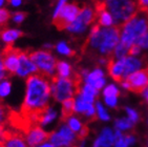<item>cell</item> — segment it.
Masks as SVG:
<instances>
[{
  "label": "cell",
  "instance_id": "cell-1",
  "mask_svg": "<svg viewBox=\"0 0 148 147\" xmlns=\"http://www.w3.org/2000/svg\"><path fill=\"white\" fill-rule=\"evenodd\" d=\"M51 98V81L49 77L36 73L25 80V93L23 98L22 110L29 116L38 118V113L49 105Z\"/></svg>",
  "mask_w": 148,
  "mask_h": 147
},
{
  "label": "cell",
  "instance_id": "cell-2",
  "mask_svg": "<svg viewBox=\"0 0 148 147\" xmlns=\"http://www.w3.org/2000/svg\"><path fill=\"white\" fill-rule=\"evenodd\" d=\"M122 26L123 25H114L112 27H101L96 23L91 27L89 37L83 44L82 51L92 55H98L100 58H108L112 56L114 47L120 41Z\"/></svg>",
  "mask_w": 148,
  "mask_h": 147
},
{
  "label": "cell",
  "instance_id": "cell-3",
  "mask_svg": "<svg viewBox=\"0 0 148 147\" xmlns=\"http://www.w3.org/2000/svg\"><path fill=\"white\" fill-rule=\"evenodd\" d=\"M148 32V15L146 12L139 11L134 17L122 26L120 41L130 46L139 38Z\"/></svg>",
  "mask_w": 148,
  "mask_h": 147
},
{
  "label": "cell",
  "instance_id": "cell-4",
  "mask_svg": "<svg viewBox=\"0 0 148 147\" xmlns=\"http://www.w3.org/2000/svg\"><path fill=\"white\" fill-rule=\"evenodd\" d=\"M81 77L75 74L74 77L63 78L54 76L51 81V98L56 102H63L67 99L74 98L81 85Z\"/></svg>",
  "mask_w": 148,
  "mask_h": 147
},
{
  "label": "cell",
  "instance_id": "cell-5",
  "mask_svg": "<svg viewBox=\"0 0 148 147\" xmlns=\"http://www.w3.org/2000/svg\"><path fill=\"white\" fill-rule=\"evenodd\" d=\"M106 9L110 13L114 25H123L137 14L139 10L138 0H104Z\"/></svg>",
  "mask_w": 148,
  "mask_h": 147
},
{
  "label": "cell",
  "instance_id": "cell-6",
  "mask_svg": "<svg viewBox=\"0 0 148 147\" xmlns=\"http://www.w3.org/2000/svg\"><path fill=\"white\" fill-rule=\"evenodd\" d=\"M29 58L37 66L38 73L44 76L53 78L56 73L57 59L49 51H35L29 53Z\"/></svg>",
  "mask_w": 148,
  "mask_h": 147
},
{
  "label": "cell",
  "instance_id": "cell-7",
  "mask_svg": "<svg viewBox=\"0 0 148 147\" xmlns=\"http://www.w3.org/2000/svg\"><path fill=\"white\" fill-rule=\"evenodd\" d=\"M78 135L74 133L66 125V123L59 125L57 129L49 133V140L55 147H74L77 143Z\"/></svg>",
  "mask_w": 148,
  "mask_h": 147
},
{
  "label": "cell",
  "instance_id": "cell-8",
  "mask_svg": "<svg viewBox=\"0 0 148 147\" xmlns=\"http://www.w3.org/2000/svg\"><path fill=\"white\" fill-rule=\"evenodd\" d=\"M120 84L126 91L142 93L148 86V67L138 69L130 74L126 79L122 80Z\"/></svg>",
  "mask_w": 148,
  "mask_h": 147
},
{
  "label": "cell",
  "instance_id": "cell-9",
  "mask_svg": "<svg viewBox=\"0 0 148 147\" xmlns=\"http://www.w3.org/2000/svg\"><path fill=\"white\" fill-rule=\"evenodd\" d=\"M79 13L80 9L77 3H71V4L65 3L57 14L54 15L53 24L59 31H62L64 28H67V26L77 18Z\"/></svg>",
  "mask_w": 148,
  "mask_h": 147
},
{
  "label": "cell",
  "instance_id": "cell-10",
  "mask_svg": "<svg viewBox=\"0 0 148 147\" xmlns=\"http://www.w3.org/2000/svg\"><path fill=\"white\" fill-rule=\"evenodd\" d=\"M96 20V13L91 6L84 5L82 10H80L77 18L67 26V30L71 33H81L85 30L89 24Z\"/></svg>",
  "mask_w": 148,
  "mask_h": 147
},
{
  "label": "cell",
  "instance_id": "cell-11",
  "mask_svg": "<svg viewBox=\"0 0 148 147\" xmlns=\"http://www.w3.org/2000/svg\"><path fill=\"white\" fill-rule=\"evenodd\" d=\"M20 54H21V49L13 47V44H6L5 48L1 53L3 66L5 68L6 73L11 75L16 74L19 65Z\"/></svg>",
  "mask_w": 148,
  "mask_h": 147
},
{
  "label": "cell",
  "instance_id": "cell-12",
  "mask_svg": "<svg viewBox=\"0 0 148 147\" xmlns=\"http://www.w3.org/2000/svg\"><path fill=\"white\" fill-rule=\"evenodd\" d=\"M74 113L83 116L87 120H92L96 118V107L95 103L87 101L76 93L74 97Z\"/></svg>",
  "mask_w": 148,
  "mask_h": 147
},
{
  "label": "cell",
  "instance_id": "cell-13",
  "mask_svg": "<svg viewBox=\"0 0 148 147\" xmlns=\"http://www.w3.org/2000/svg\"><path fill=\"white\" fill-rule=\"evenodd\" d=\"M23 137H24V140L29 144V147H35L43 143V142L47 141L49 133L39 124L32 125L25 130Z\"/></svg>",
  "mask_w": 148,
  "mask_h": 147
},
{
  "label": "cell",
  "instance_id": "cell-14",
  "mask_svg": "<svg viewBox=\"0 0 148 147\" xmlns=\"http://www.w3.org/2000/svg\"><path fill=\"white\" fill-rule=\"evenodd\" d=\"M36 73H38L37 66L29 58V52L21 51L19 57V65H18L16 75L21 78H27L29 76Z\"/></svg>",
  "mask_w": 148,
  "mask_h": 147
},
{
  "label": "cell",
  "instance_id": "cell-15",
  "mask_svg": "<svg viewBox=\"0 0 148 147\" xmlns=\"http://www.w3.org/2000/svg\"><path fill=\"white\" fill-rule=\"evenodd\" d=\"M82 80L86 84L91 85L92 87L97 88L98 91L103 89L106 84V79L104 71L100 67H96L92 71H88L85 76L82 77Z\"/></svg>",
  "mask_w": 148,
  "mask_h": 147
},
{
  "label": "cell",
  "instance_id": "cell-16",
  "mask_svg": "<svg viewBox=\"0 0 148 147\" xmlns=\"http://www.w3.org/2000/svg\"><path fill=\"white\" fill-rule=\"evenodd\" d=\"M116 142L114 129L111 127H103L92 142V147H114Z\"/></svg>",
  "mask_w": 148,
  "mask_h": 147
},
{
  "label": "cell",
  "instance_id": "cell-17",
  "mask_svg": "<svg viewBox=\"0 0 148 147\" xmlns=\"http://www.w3.org/2000/svg\"><path fill=\"white\" fill-rule=\"evenodd\" d=\"M64 120H65L64 123H66V125H67L74 133H77L80 139L85 138V137L87 136L88 129L86 127V125L83 123L82 120L80 119L78 116H76V113H71L69 116L65 117Z\"/></svg>",
  "mask_w": 148,
  "mask_h": 147
},
{
  "label": "cell",
  "instance_id": "cell-18",
  "mask_svg": "<svg viewBox=\"0 0 148 147\" xmlns=\"http://www.w3.org/2000/svg\"><path fill=\"white\" fill-rule=\"evenodd\" d=\"M58 119H59V111L54 106L49 105L47 107L38 113L37 122L40 126L45 128L47 126H51V124H54Z\"/></svg>",
  "mask_w": 148,
  "mask_h": 147
},
{
  "label": "cell",
  "instance_id": "cell-19",
  "mask_svg": "<svg viewBox=\"0 0 148 147\" xmlns=\"http://www.w3.org/2000/svg\"><path fill=\"white\" fill-rule=\"evenodd\" d=\"M123 64H124V79H126L130 74L142 68L143 61L134 56H126L123 58Z\"/></svg>",
  "mask_w": 148,
  "mask_h": 147
},
{
  "label": "cell",
  "instance_id": "cell-20",
  "mask_svg": "<svg viewBox=\"0 0 148 147\" xmlns=\"http://www.w3.org/2000/svg\"><path fill=\"white\" fill-rule=\"evenodd\" d=\"M114 133H116V142L114 147H130L137 141L136 137L130 133L125 135L124 133L117 129H114Z\"/></svg>",
  "mask_w": 148,
  "mask_h": 147
},
{
  "label": "cell",
  "instance_id": "cell-21",
  "mask_svg": "<svg viewBox=\"0 0 148 147\" xmlns=\"http://www.w3.org/2000/svg\"><path fill=\"white\" fill-rule=\"evenodd\" d=\"M3 144L5 147H29L24 137L17 133H8Z\"/></svg>",
  "mask_w": 148,
  "mask_h": 147
},
{
  "label": "cell",
  "instance_id": "cell-22",
  "mask_svg": "<svg viewBox=\"0 0 148 147\" xmlns=\"http://www.w3.org/2000/svg\"><path fill=\"white\" fill-rule=\"evenodd\" d=\"M21 36H23V33L18 30H6V28L0 30V38L6 44H13L15 40Z\"/></svg>",
  "mask_w": 148,
  "mask_h": 147
},
{
  "label": "cell",
  "instance_id": "cell-23",
  "mask_svg": "<svg viewBox=\"0 0 148 147\" xmlns=\"http://www.w3.org/2000/svg\"><path fill=\"white\" fill-rule=\"evenodd\" d=\"M56 73L58 77H63V78H71L75 76L71 65L65 61H58L56 66Z\"/></svg>",
  "mask_w": 148,
  "mask_h": 147
},
{
  "label": "cell",
  "instance_id": "cell-24",
  "mask_svg": "<svg viewBox=\"0 0 148 147\" xmlns=\"http://www.w3.org/2000/svg\"><path fill=\"white\" fill-rule=\"evenodd\" d=\"M95 107H96V118L102 122H108L110 121L111 116L109 111L106 108L105 104L100 101L95 102Z\"/></svg>",
  "mask_w": 148,
  "mask_h": 147
},
{
  "label": "cell",
  "instance_id": "cell-25",
  "mask_svg": "<svg viewBox=\"0 0 148 147\" xmlns=\"http://www.w3.org/2000/svg\"><path fill=\"white\" fill-rule=\"evenodd\" d=\"M134 124L127 117H121V118H117L114 122V129L120 130L122 133H127L130 131L134 128Z\"/></svg>",
  "mask_w": 148,
  "mask_h": 147
},
{
  "label": "cell",
  "instance_id": "cell-26",
  "mask_svg": "<svg viewBox=\"0 0 148 147\" xmlns=\"http://www.w3.org/2000/svg\"><path fill=\"white\" fill-rule=\"evenodd\" d=\"M12 93V82L10 80L3 79L0 81V101L4 100L11 95Z\"/></svg>",
  "mask_w": 148,
  "mask_h": 147
},
{
  "label": "cell",
  "instance_id": "cell-27",
  "mask_svg": "<svg viewBox=\"0 0 148 147\" xmlns=\"http://www.w3.org/2000/svg\"><path fill=\"white\" fill-rule=\"evenodd\" d=\"M61 104H62L61 105V113L64 118L74 113V98L61 102Z\"/></svg>",
  "mask_w": 148,
  "mask_h": 147
},
{
  "label": "cell",
  "instance_id": "cell-28",
  "mask_svg": "<svg viewBox=\"0 0 148 147\" xmlns=\"http://www.w3.org/2000/svg\"><path fill=\"white\" fill-rule=\"evenodd\" d=\"M102 95H103V98H106V97H119L120 89L116 84L105 85L103 87Z\"/></svg>",
  "mask_w": 148,
  "mask_h": 147
},
{
  "label": "cell",
  "instance_id": "cell-29",
  "mask_svg": "<svg viewBox=\"0 0 148 147\" xmlns=\"http://www.w3.org/2000/svg\"><path fill=\"white\" fill-rule=\"evenodd\" d=\"M125 113H126V117H127L134 124H136V123L139 122L140 113L137 109H134V108H132V107H126Z\"/></svg>",
  "mask_w": 148,
  "mask_h": 147
},
{
  "label": "cell",
  "instance_id": "cell-30",
  "mask_svg": "<svg viewBox=\"0 0 148 147\" xmlns=\"http://www.w3.org/2000/svg\"><path fill=\"white\" fill-rule=\"evenodd\" d=\"M56 48H57V51L59 52L60 54H62V55H66V56H74L75 55V52L73 51V49H71V48L67 46V44L64 42L58 43V45L56 46Z\"/></svg>",
  "mask_w": 148,
  "mask_h": 147
},
{
  "label": "cell",
  "instance_id": "cell-31",
  "mask_svg": "<svg viewBox=\"0 0 148 147\" xmlns=\"http://www.w3.org/2000/svg\"><path fill=\"white\" fill-rule=\"evenodd\" d=\"M103 101L106 107L116 108L119 104V97H106V98H103Z\"/></svg>",
  "mask_w": 148,
  "mask_h": 147
},
{
  "label": "cell",
  "instance_id": "cell-32",
  "mask_svg": "<svg viewBox=\"0 0 148 147\" xmlns=\"http://www.w3.org/2000/svg\"><path fill=\"white\" fill-rule=\"evenodd\" d=\"M10 14L9 11H6L5 9H0V25H4L10 19Z\"/></svg>",
  "mask_w": 148,
  "mask_h": 147
},
{
  "label": "cell",
  "instance_id": "cell-33",
  "mask_svg": "<svg viewBox=\"0 0 148 147\" xmlns=\"http://www.w3.org/2000/svg\"><path fill=\"white\" fill-rule=\"evenodd\" d=\"M134 43H137L141 48H148V32L141 38H139Z\"/></svg>",
  "mask_w": 148,
  "mask_h": 147
},
{
  "label": "cell",
  "instance_id": "cell-34",
  "mask_svg": "<svg viewBox=\"0 0 148 147\" xmlns=\"http://www.w3.org/2000/svg\"><path fill=\"white\" fill-rule=\"evenodd\" d=\"M140 52H141V47L137 43H134V44H131L128 49V56H137L140 54Z\"/></svg>",
  "mask_w": 148,
  "mask_h": 147
},
{
  "label": "cell",
  "instance_id": "cell-35",
  "mask_svg": "<svg viewBox=\"0 0 148 147\" xmlns=\"http://www.w3.org/2000/svg\"><path fill=\"white\" fill-rule=\"evenodd\" d=\"M6 116H8V113H6L5 107L0 103V126L3 125V123H4V121L6 119Z\"/></svg>",
  "mask_w": 148,
  "mask_h": 147
},
{
  "label": "cell",
  "instance_id": "cell-36",
  "mask_svg": "<svg viewBox=\"0 0 148 147\" xmlns=\"http://www.w3.org/2000/svg\"><path fill=\"white\" fill-rule=\"evenodd\" d=\"M13 17H14V20L16 22L20 23V22H22L23 20H24V18L26 17V14L25 13H22V12H18V13H15Z\"/></svg>",
  "mask_w": 148,
  "mask_h": 147
},
{
  "label": "cell",
  "instance_id": "cell-37",
  "mask_svg": "<svg viewBox=\"0 0 148 147\" xmlns=\"http://www.w3.org/2000/svg\"><path fill=\"white\" fill-rule=\"evenodd\" d=\"M6 78V71L4 66H3L2 58H1V54H0V81H2L3 79Z\"/></svg>",
  "mask_w": 148,
  "mask_h": 147
},
{
  "label": "cell",
  "instance_id": "cell-38",
  "mask_svg": "<svg viewBox=\"0 0 148 147\" xmlns=\"http://www.w3.org/2000/svg\"><path fill=\"white\" fill-rule=\"evenodd\" d=\"M138 3H139L140 11H148V0H138Z\"/></svg>",
  "mask_w": 148,
  "mask_h": 147
},
{
  "label": "cell",
  "instance_id": "cell-39",
  "mask_svg": "<svg viewBox=\"0 0 148 147\" xmlns=\"http://www.w3.org/2000/svg\"><path fill=\"white\" fill-rule=\"evenodd\" d=\"M35 147H55V146L53 144H51V143L49 141V140H47V141L43 142V143H41V144L37 145V146H35Z\"/></svg>",
  "mask_w": 148,
  "mask_h": 147
},
{
  "label": "cell",
  "instance_id": "cell-40",
  "mask_svg": "<svg viewBox=\"0 0 148 147\" xmlns=\"http://www.w3.org/2000/svg\"><path fill=\"white\" fill-rule=\"evenodd\" d=\"M141 93H142L143 98H144V100H145V102L147 103V105H148V86Z\"/></svg>",
  "mask_w": 148,
  "mask_h": 147
},
{
  "label": "cell",
  "instance_id": "cell-41",
  "mask_svg": "<svg viewBox=\"0 0 148 147\" xmlns=\"http://www.w3.org/2000/svg\"><path fill=\"white\" fill-rule=\"evenodd\" d=\"M8 1H9L10 4H12V5H14V6L19 5L20 3H21V0H8Z\"/></svg>",
  "mask_w": 148,
  "mask_h": 147
},
{
  "label": "cell",
  "instance_id": "cell-42",
  "mask_svg": "<svg viewBox=\"0 0 148 147\" xmlns=\"http://www.w3.org/2000/svg\"><path fill=\"white\" fill-rule=\"evenodd\" d=\"M77 147H87V143H86L85 140H83V139H82V140H81V142L78 144Z\"/></svg>",
  "mask_w": 148,
  "mask_h": 147
},
{
  "label": "cell",
  "instance_id": "cell-43",
  "mask_svg": "<svg viewBox=\"0 0 148 147\" xmlns=\"http://www.w3.org/2000/svg\"><path fill=\"white\" fill-rule=\"evenodd\" d=\"M0 147H5L4 144H3V142H0Z\"/></svg>",
  "mask_w": 148,
  "mask_h": 147
},
{
  "label": "cell",
  "instance_id": "cell-44",
  "mask_svg": "<svg viewBox=\"0 0 148 147\" xmlns=\"http://www.w3.org/2000/svg\"><path fill=\"white\" fill-rule=\"evenodd\" d=\"M3 2H4V0H0V6L2 5V4H3Z\"/></svg>",
  "mask_w": 148,
  "mask_h": 147
},
{
  "label": "cell",
  "instance_id": "cell-45",
  "mask_svg": "<svg viewBox=\"0 0 148 147\" xmlns=\"http://www.w3.org/2000/svg\"><path fill=\"white\" fill-rule=\"evenodd\" d=\"M147 126H148V119H147Z\"/></svg>",
  "mask_w": 148,
  "mask_h": 147
},
{
  "label": "cell",
  "instance_id": "cell-46",
  "mask_svg": "<svg viewBox=\"0 0 148 147\" xmlns=\"http://www.w3.org/2000/svg\"><path fill=\"white\" fill-rule=\"evenodd\" d=\"M146 13H147V15H148V11H146Z\"/></svg>",
  "mask_w": 148,
  "mask_h": 147
},
{
  "label": "cell",
  "instance_id": "cell-47",
  "mask_svg": "<svg viewBox=\"0 0 148 147\" xmlns=\"http://www.w3.org/2000/svg\"><path fill=\"white\" fill-rule=\"evenodd\" d=\"M147 147H148V142H147Z\"/></svg>",
  "mask_w": 148,
  "mask_h": 147
}]
</instances>
